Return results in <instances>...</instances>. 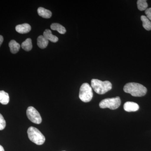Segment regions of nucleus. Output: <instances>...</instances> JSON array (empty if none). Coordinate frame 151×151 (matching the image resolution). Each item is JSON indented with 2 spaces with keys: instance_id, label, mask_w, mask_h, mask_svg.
<instances>
[{
  "instance_id": "1",
  "label": "nucleus",
  "mask_w": 151,
  "mask_h": 151,
  "mask_svg": "<svg viewBox=\"0 0 151 151\" xmlns=\"http://www.w3.org/2000/svg\"><path fill=\"white\" fill-rule=\"evenodd\" d=\"M124 90L134 97H142L147 92L146 87L142 84L134 82L127 83L124 86Z\"/></svg>"
},
{
  "instance_id": "2",
  "label": "nucleus",
  "mask_w": 151,
  "mask_h": 151,
  "mask_svg": "<svg viewBox=\"0 0 151 151\" xmlns=\"http://www.w3.org/2000/svg\"><path fill=\"white\" fill-rule=\"evenodd\" d=\"M91 86L97 94H103L112 89V85L109 81H102L97 79H92Z\"/></svg>"
},
{
  "instance_id": "3",
  "label": "nucleus",
  "mask_w": 151,
  "mask_h": 151,
  "mask_svg": "<svg viewBox=\"0 0 151 151\" xmlns=\"http://www.w3.org/2000/svg\"><path fill=\"white\" fill-rule=\"evenodd\" d=\"M27 134L30 140L38 145H43L45 142L44 136L35 127H30L27 130Z\"/></svg>"
},
{
  "instance_id": "4",
  "label": "nucleus",
  "mask_w": 151,
  "mask_h": 151,
  "mask_svg": "<svg viewBox=\"0 0 151 151\" xmlns=\"http://www.w3.org/2000/svg\"><path fill=\"white\" fill-rule=\"evenodd\" d=\"M93 94L92 87L87 83L81 85L79 91V97L84 103H88L92 100Z\"/></svg>"
},
{
  "instance_id": "5",
  "label": "nucleus",
  "mask_w": 151,
  "mask_h": 151,
  "mask_svg": "<svg viewBox=\"0 0 151 151\" xmlns=\"http://www.w3.org/2000/svg\"><path fill=\"white\" fill-rule=\"evenodd\" d=\"M121 104V100L120 97H116L104 99L101 101L99 106L101 108H108L111 110H115L119 108Z\"/></svg>"
},
{
  "instance_id": "6",
  "label": "nucleus",
  "mask_w": 151,
  "mask_h": 151,
  "mask_svg": "<svg viewBox=\"0 0 151 151\" xmlns=\"http://www.w3.org/2000/svg\"><path fill=\"white\" fill-rule=\"evenodd\" d=\"M27 118L31 122L36 124H40L42 121L41 117L38 111L32 106H29L26 111Z\"/></svg>"
},
{
  "instance_id": "7",
  "label": "nucleus",
  "mask_w": 151,
  "mask_h": 151,
  "mask_svg": "<svg viewBox=\"0 0 151 151\" xmlns=\"http://www.w3.org/2000/svg\"><path fill=\"white\" fill-rule=\"evenodd\" d=\"M124 110L127 112H135L139 109V105L137 103L132 102H127L124 104Z\"/></svg>"
},
{
  "instance_id": "8",
  "label": "nucleus",
  "mask_w": 151,
  "mask_h": 151,
  "mask_svg": "<svg viewBox=\"0 0 151 151\" xmlns=\"http://www.w3.org/2000/svg\"><path fill=\"white\" fill-rule=\"evenodd\" d=\"M31 29L30 25L27 23L18 25L16 27V30L17 32L20 34L27 33L30 31Z\"/></svg>"
},
{
  "instance_id": "9",
  "label": "nucleus",
  "mask_w": 151,
  "mask_h": 151,
  "mask_svg": "<svg viewBox=\"0 0 151 151\" xmlns=\"http://www.w3.org/2000/svg\"><path fill=\"white\" fill-rule=\"evenodd\" d=\"M43 36L47 40L52 42H56L58 40V37L52 35L51 30L50 29H46L44 32Z\"/></svg>"
},
{
  "instance_id": "10",
  "label": "nucleus",
  "mask_w": 151,
  "mask_h": 151,
  "mask_svg": "<svg viewBox=\"0 0 151 151\" xmlns=\"http://www.w3.org/2000/svg\"><path fill=\"white\" fill-rule=\"evenodd\" d=\"M37 13L40 16L44 18H50L52 16V13L50 11L42 7H39L37 9Z\"/></svg>"
},
{
  "instance_id": "11",
  "label": "nucleus",
  "mask_w": 151,
  "mask_h": 151,
  "mask_svg": "<svg viewBox=\"0 0 151 151\" xmlns=\"http://www.w3.org/2000/svg\"><path fill=\"white\" fill-rule=\"evenodd\" d=\"M49 41L43 35H40L37 38V44L39 47L41 49L46 48L48 45Z\"/></svg>"
},
{
  "instance_id": "12",
  "label": "nucleus",
  "mask_w": 151,
  "mask_h": 151,
  "mask_svg": "<svg viewBox=\"0 0 151 151\" xmlns=\"http://www.w3.org/2000/svg\"><path fill=\"white\" fill-rule=\"evenodd\" d=\"M9 47L12 53L15 54L19 50L20 45L15 40H12L9 43Z\"/></svg>"
},
{
  "instance_id": "13",
  "label": "nucleus",
  "mask_w": 151,
  "mask_h": 151,
  "mask_svg": "<svg viewBox=\"0 0 151 151\" xmlns=\"http://www.w3.org/2000/svg\"><path fill=\"white\" fill-rule=\"evenodd\" d=\"M9 102V94L5 91H0V103L3 105H7Z\"/></svg>"
},
{
  "instance_id": "14",
  "label": "nucleus",
  "mask_w": 151,
  "mask_h": 151,
  "mask_svg": "<svg viewBox=\"0 0 151 151\" xmlns=\"http://www.w3.org/2000/svg\"><path fill=\"white\" fill-rule=\"evenodd\" d=\"M50 28L53 30H57L61 34H64L66 30L65 28L61 24L58 23H53L50 26Z\"/></svg>"
},
{
  "instance_id": "15",
  "label": "nucleus",
  "mask_w": 151,
  "mask_h": 151,
  "mask_svg": "<svg viewBox=\"0 0 151 151\" xmlns=\"http://www.w3.org/2000/svg\"><path fill=\"white\" fill-rule=\"evenodd\" d=\"M22 47L27 51H29L32 48V41L30 38H27L22 44Z\"/></svg>"
},
{
  "instance_id": "16",
  "label": "nucleus",
  "mask_w": 151,
  "mask_h": 151,
  "mask_svg": "<svg viewBox=\"0 0 151 151\" xmlns=\"http://www.w3.org/2000/svg\"><path fill=\"white\" fill-rule=\"evenodd\" d=\"M141 20L143 23V27L147 30H151V22L145 16L142 15L141 17Z\"/></svg>"
},
{
  "instance_id": "17",
  "label": "nucleus",
  "mask_w": 151,
  "mask_h": 151,
  "mask_svg": "<svg viewBox=\"0 0 151 151\" xmlns=\"http://www.w3.org/2000/svg\"><path fill=\"white\" fill-rule=\"evenodd\" d=\"M137 4L138 9L141 11H145L148 6L146 0H138Z\"/></svg>"
},
{
  "instance_id": "18",
  "label": "nucleus",
  "mask_w": 151,
  "mask_h": 151,
  "mask_svg": "<svg viewBox=\"0 0 151 151\" xmlns=\"http://www.w3.org/2000/svg\"><path fill=\"white\" fill-rule=\"evenodd\" d=\"M6 126V122L4 117L0 113V130L4 129Z\"/></svg>"
},
{
  "instance_id": "19",
  "label": "nucleus",
  "mask_w": 151,
  "mask_h": 151,
  "mask_svg": "<svg viewBox=\"0 0 151 151\" xmlns=\"http://www.w3.org/2000/svg\"><path fill=\"white\" fill-rule=\"evenodd\" d=\"M145 13L146 15V17L151 21V8L147 9L145 12Z\"/></svg>"
},
{
  "instance_id": "20",
  "label": "nucleus",
  "mask_w": 151,
  "mask_h": 151,
  "mask_svg": "<svg viewBox=\"0 0 151 151\" xmlns=\"http://www.w3.org/2000/svg\"><path fill=\"white\" fill-rule=\"evenodd\" d=\"M3 41H4V38H3V37L2 36L0 35V47H1Z\"/></svg>"
},
{
  "instance_id": "21",
  "label": "nucleus",
  "mask_w": 151,
  "mask_h": 151,
  "mask_svg": "<svg viewBox=\"0 0 151 151\" xmlns=\"http://www.w3.org/2000/svg\"><path fill=\"white\" fill-rule=\"evenodd\" d=\"M0 151H5L4 147L1 145H0Z\"/></svg>"
},
{
  "instance_id": "22",
  "label": "nucleus",
  "mask_w": 151,
  "mask_h": 151,
  "mask_svg": "<svg viewBox=\"0 0 151 151\" xmlns=\"http://www.w3.org/2000/svg\"></svg>"
}]
</instances>
